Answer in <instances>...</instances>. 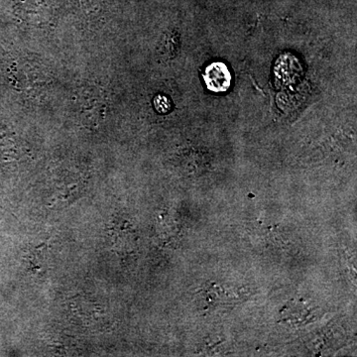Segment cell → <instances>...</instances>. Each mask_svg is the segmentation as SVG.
I'll use <instances>...</instances> for the list:
<instances>
[{"label":"cell","instance_id":"obj_1","mask_svg":"<svg viewBox=\"0 0 357 357\" xmlns=\"http://www.w3.org/2000/svg\"><path fill=\"white\" fill-rule=\"evenodd\" d=\"M204 79L208 89L215 93L227 91L231 83V75L223 63H213L208 66Z\"/></svg>","mask_w":357,"mask_h":357}]
</instances>
